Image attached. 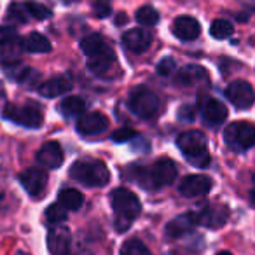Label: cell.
<instances>
[{
  "label": "cell",
  "instance_id": "1",
  "mask_svg": "<svg viewBox=\"0 0 255 255\" xmlns=\"http://www.w3.org/2000/svg\"><path fill=\"white\" fill-rule=\"evenodd\" d=\"M114 208V226L117 233H124L131 227V224L136 220V217L142 212L138 198L128 189H116L110 196Z\"/></svg>",
  "mask_w": 255,
  "mask_h": 255
},
{
  "label": "cell",
  "instance_id": "2",
  "mask_svg": "<svg viewBox=\"0 0 255 255\" xmlns=\"http://www.w3.org/2000/svg\"><path fill=\"white\" fill-rule=\"evenodd\" d=\"M135 180L143 189H159L171 185L177 178V164L168 157H161L150 168H135Z\"/></svg>",
  "mask_w": 255,
  "mask_h": 255
},
{
  "label": "cell",
  "instance_id": "3",
  "mask_svg": "<svg viewBox=\"0 0 255 255\" xmlns=\"http://www.w3.org/2000/svg\"><path fill=\"white\" fill-rule=\"evenodd\" d=\"M177 145L192 166L206 168L210 164L208 142H206V136L201 131L191 129V131L182 133L177 140Z\"/></svg>",
  "mask_w": 255,
  "mask_h": 255
},
{
  "label": "cell",
  "instance_id": "4",
  "mask_svg": "<svg viewBox=\"0 0 255 255\" xmlns=\"http://www.w3.org/2000/svg\"><path fill=\"white\" fill-rule=\"evenodd\" d=\"M70 177L79 184L86 185V187H103V185L109 184L110 171L107 164L102 163V161L86 159L72 164Z\"/></svg>",
  "mask_w": 255,
  "mask_h": 255
},
{
  "label": "cell",
  "instance_id": "5",
  "mask_svg": "<svg viewBox=\"0 0 255 255\" xmlns=\"http://www.w3.org/2000/svg\"><path fill=\"white\" fill-rule=\"evenodd\" d=\"M129 109L135 116H138L140 119H152L159 114L161 102L157 98L156 93H152L150 89L145 88H136L129 93Z\"/></svg>",
  "mask_w": 255,
  "mask_h": 255
},
{
  "label": "cell",
  "instance_id": "6",
  "mask_svg": "<svg viewBox=\"0 0 255 255\" xmlns=\"http://www.w3.org/2000/svg\"><path fill=\"white\" fill-rule=\"evenodd\" d=\"M224 138L231 149L243 152L255 145V126L247 121L231 123L224 131Z\"/></svg>",
  "mask_w": 255,
  "mask_h": 255
},
{
  "label": "cell",
  "instance_id": "7",
  "mask_svg": "<svg viewBox=\"0 0 255 255\" xmlns=\"http://www.w3.org/2000/svg\"><path fill=\"white\" fill-rule=\"evenodd\" d=\"M4 117L25 128H40L44 119L42 112L33 105H7L4 110Z\"/></svg>",
  "mask_w": 255,
  "mask_h": 255
},
{
  "label": "cell",
  "instance_id": "8",
  "mask_svg": "<svg viewBox=\"0 0 255 255\" xmlns=\"http://www.w3.org/2000/svg\"><path fill=\"white\" fill-rule=\"evenodd\" d=\"M226 96L238 109H250L255 102V91L247 81H234L227 86Z\"/></svg>",
  "mask_w": 255,
  "mask_h": 255
},
{
  "label": "cell",
  "instance_id": "9",
  "mask_svg": "<svg viewBox=\"0 0 255 255\" xmlns=\"http://www.w3.org/2000/svg\"><path fill=\"white\" fill-rule=\"evenodd\" d=\"M198 224L208 227V229H220L229 220V208L226 205H208L198 213Z\"/></svg>",
  "mask_w": 255,
  "mask_h": 255
},
{
  "label": "cell",
  "instance_id": "10",
  "mask_svg": "<svg viewBox=\"0 0 255 255\" xmlns=\"http://www.w3.org/2000/svg\"><path fill=\"white\" fill-rule=\"evenodd\" d=\"M19 184L32 198H39L47 187V175L40 168H28L19 175Z\"/></svg>",
  "mask_w": 255,
  "mask_h": 255
},
{
  "label": "cell",
  "instance_id": "11",
  "mask_svg": "<svg viewBox=\"0 0 255 255\" xmlns=\"http://www.w3.org/2000/svg\"><path fill=\"white\" fill-rule=\"evenodd\" d=\"M47 248L51 255H70L72 250V234L65 226H53L47 234Z\"/></svg>",
  "mask_w": 255,
  "mask_h": 255
},
{
  "label": "cell",
  "instance_id": "12",
  "mask_svg": "<svg viewBox=\"0 0 255 255\" xmlns=\"http://www.w3.org/2000/svg\"><path fill=\"white\" fill-rule=\"evenodd\" d=\"M116 54L109 46H105L102 51H98L96 54L88 58V68L95 75H100V77H107L116 68Z\"/></svg>",
  "mask_w": 255,
  "mask_h": 255
},
{
  "label": "cell",
  "instance_id": "13",
  "mask_svg": "<svg viewBox=\"0 0 255 255\" xmlns=\"http://www.w3.org/2000/svg\"><path fill=\"white\" fill-rule=\"evenodd\" d=\"M152 44V33L147 28H133L123 35V46L135 54H142Z\"/></svg>",
  "mask_w": 255,
  "mask_h": 255
},
{
  "label": "cell",
  "instance_id": "14",
  "mask_svg": "<svg viewBox=\"0 0 255 255\" xmlns=\"http://www.w3.org/2000/svg\"><path fill=\"white\" fill-rule=\"evenodd\" d=\"M212 189V180L205 175H189L178 185V191L185 198H198V196H205Z\"/></svg>",
  "mask_w": 255,
  "mask_h": 255
},
{
  "label": "cell",
  "instance_id": "15",
  "mask_svg": "<svg viewBox=\"0 0 255 255\" xmlns=\"http://www.w3.org/2000/svg\"><path fill=\"white\" fill-rule=\"evenodd\" d=\"M109 126V119L100 112H89L84 114L77 121V131L84 136H95L103 133Z\"/></svg>",
  "mask_w": 255,
  "mask_h": 255
},
{
  "label": "cell",
  "instance_id": "16",
  "mask_svg": "<svg viewBox=\"0 0 255 255\" xmlns=\"http://www.w3.org/2000/svg\"><path fill=\"white\" fill-rule=\"evenodd\" d=\"M63 150H61L60 143L58 142H47L40 147V150L37 152V163L44 168L49 170H56L63 164Z\"/></svg>",
  "mask_w": 255,
  "mask_h": 255
},
{
  "label": "cell",
  "instance_id": "17",
  "mask_svg": "<svg viewBox=\"0 0 255 255\" xmlns=\"http://www.w3.org/2000/svg\"><path fill=\"white\" fill-rule=\"evenodd\" d=\"M171 32L180 40H196L201 33V26L192 16H178L171 25Z\"/></svg>",
  "mask_w": 255,
  "mask_h": 255
},
{
  "label": "cell",
  "instance_id": "18",
  "mask_svg": "<svg viewBox=\"0 0 255 255\" xmlns=\"http://www.w3.org/2000/svg\"><path fill=\"white\" fill-rule=\"evenodd\" d=\"M194 226H198V217L196 213L187 212L182 215L175 217L173 220L166 224V236L168 238H182L187 233H191L194 229Z\"/></svg>",
  "mask_w": 255,
  "mask_h": 255
},
{
  "label": "cell",
  "instance_id": "19",
  "mask_svg": "<svg viewBox=\"0 0 255 255\" xmlns=\"http://www.w3.org/2000/svg\"><path fill=\"white\" fill-rule=\"evenodd\" d=\"M70 89H72L70 79L63 77V75L53 77L39 86V93L42 96H46V98H56V96H61V95H65V93H68Z\"/></svg>",
  "mask_w": 255,
  "mask_h": 255
},
{
  "label": "cell",
  "instance_id": "20",
  "mask_svg": "<svg viewBox=\"0 0 255 255\" xmlns=\"http://www.w3.org/2000/svg\"><path fill=\"white\" fill-rule=\"evenodd\" d=\"M203 117L210 126H219V124L226 123L227 119V109L224 103H220L219 100H208L203 105Z\"/></svg>",
  "mask_w": 255,
  "mask_h": 255
},
{
  "label": "cell",
  "instance_id": "21",
  "mask_svg": "<svg viewBox=\"0 0 255 255\" xmlns=\"http://www.w3.org/2000/svg\"><path fill=\"white\" fill-rule=\"evenodd\" d=\"M208 79V74L203 67H198V65H189V67H184L177 75V82L182 86H194L199 84V82L206 81Z\"/></svg>",
  "mask_w": 255,
  "mask_h": 255
},
{
  "label": "cell",
  "instance_id": "22",
  "mask_svg": "<svg viewBox=\"0 0 255 255\" xmlns=\"http://www.w3.org/2000/svg\"><path fill=\"white\" fill-rule=\"evenodd\" d=\"M58 203H60L65 210L75 212V210L81 208L82 203H84V196H82L77 189H63V191H60V196H58Z\"/></svg>",
  "mask_w": 255,
  "mask_h": 255
},
{
  "label": "cell",
  "instance_id": "23",
  "mask_svg": "<svg viewBox=\"0 0 255 255\" xmlns=\"http://www.w3.org/2000/svg\"><path fill=\"white\" fill-rule=\"evenodd\" d=\"M60 112L67 117H75L84 114L86 110V102L81 98V96H67V98L61 100L60 103Z\"/></svg>",
  "mask_w": 255,
  "mask_h": 255
},
{
  "label": "cell",
  "instance_id": "24",
  "mask_svg": "<svg viewBox=\"0 0 255 255\" xmlns=\"http://www.w3.org/2000/svg\"><path fill=\"white\" fill-rule=\"evenodd\" d=\"M23 47H25L28 53H49L51 42L47 40V37L42 35V33L33 32L23 40Z\"/></svg>",
  "mask_w": 255,
  "mask_h": 255
},
{
  "label": "cell",
  "instance_id": "25",
  "mask_svg": "<svg viewBox=\"0 0 255 255\" xmlns=\"http://www.w3.org/2000/svg\"><path fill=\"white\" fill-rule=\"evenodd\" d=\"M105 40L102 39V35H98V33H91V35H86L84 39L81 40V49L84 54H88L89 56H93V54H96L98 51H102L103 47H105Z\"/></svg>",
  "mask_w": 255,
  "mask_h": 255
},
{
  "label": "cell",
  "instance_id": "26",
  "mask_svg": "<svg viewBox=\"0 0 255 255\" xmlns=\"http://www.w3.org/2000/svg\"><path fill=\"white\" fill-rule=\"evenodd\" d=\"M136 21L142 26H154L159 23V12L152 7V5H143L136 11Z\"/></svg>",
  "mask_w": 255,
  "mask_h": 255
},
{
  "label": "cell",
  "instance_id": "27",
  "mask_svg": "<svg viewBox=\"0 0 255 255\" xmlns=\"http://www.w3.org/2000/svg\"><path fill=\"white\" fill-rule=\"evenodd\" d=\"M233 32H234V26L227 19H215L212 23V26H210V35L219 40L229 39L233 35Z\"/></svg>",
  "mask_w": 255,
  "mask_h": 255
},
{
  "label": "cell",
  "instance_id": "28",
  "mask_svg": "<svg viewBox=\"0 0 255 255\" xmlns=\"http://www.w3.org/2000/svg\"><path fill=\"white\" fill-rule=\"evenodd\" d=\"M121 255H150V250L136 238L126 240L121 247Z\"/></svg>",
  "mask_w": 255,
  "mask_h": 255
},
{
  "label": "cell",
  "instance_id": "29",
  "mask_svg": "<svg viewBox=\"0 0 255 255\" xmlns=\"http://www.w3.org/2000/svg\"><path fill=\"white\" fill-rule=\"evenodd\" d=\"M25 11L28 16H32V18L35 19H47L51 18V9L47 7V5L40 4V2H35V0H28V2H25Z\"/></svg>",
  "mask_w": 255,
  "mask_h": 255
},
{
  "label": "cell",
  "instance_id": "30",
  "mask_svg": "<svg viewBox=\"0 0 255 255\" xmlns=\"http://www.w3.org/2000/svg\"><path fill=\"white\" fill-rule=\"evenodd\" d=\"M67 212L68 210H65L60 203H54V205H51L49 208L46 210V220L51 226H61V222H65L68 217Z\"/></svg>",
  "mask_w": 255,
  "mask_h": 255
},
{
  "label": "cell",
  "instance_id": "31",
  "mask_svg": "<svg viewBox=\"0 0 255 255\" xmlns=\"http://www.w3.org/2000/svg\"><path fill=\"white\" fill-rule=\"evenodd\" d=\"M26 11H25V5L23 4H12L9 7L7 12V19H12L14 23H25L26 21Z\"/></svg>",
  "mask_w": 255,
  "mask_h": 255
},
{
  "label": "cell",
  "instance_id": "32",
  "mask_svg": "<svg viewBox=\"0 0 255 255\" xmlns=\"http://www.w3.org/2000/svg\"><path fill=\"white\" fill-rule=\"evenodd\" d=\"M93 5V11L98 18H105L112 12V5H110V0H89Z\"/></svg>",
  "mask_w": 255,
  "mask_h": 255
},
{
  "label": "cell",
  "instance_id": "33",
  "mask_svg": "<svg viewBox=\"0 0 255 255\" xmlns=\"http://www.w3.org/2000/svg\"><path fill=\"white\" fill-rule=\"evenodd\" d=\"M175 60L173 58H163V60L159 61V65H157V74L159 75H171L175 70Z\"/></svg>",
  "mask_w": 255,
  "mask_h": 255
},
{
  "label": "cell",
  "instance_id": "34",
  "mask_svg": "<svg viewBox=\"0 0 255 255\" xmlns=\"http://www.w3.org/2000/svg\"><path fill=\"white\" fill-rule=\"evenodd\" d=\"M133 136H135V131H133V129H129V128H123V129H119V131L114 133L112 140L114 142L124 143V142H128V140H131Z\"/></svg>",
  "mask_w": 255,
  "mask_h": 255
},
{
  "label": "cell",
  "instance_id": "35",
  "mask_svg": "<svg viewBox=\"0 0 255 255\" xmlns=\"http://www.w3.org/2000/svg\"><path fill=\"white\" fill-rule=\"evenodd\" d=\"M178 117H180V119L192 121V117H194V110H192V107H182L180 112H178Z\"/></svg>",
  "mask_w": 255,
  "mask_h": 255
},
{
  "label": "cell",
  "instance_id": "36",
  "mask_svg": "<svg viewBox=\"0 0 255 255\" xmlns=\"http://www.w3.org/2000/svg\"><path fill=\"white\" fill-rule=\"evenodd\" d=\"M250 199H252V203L255 205V177H254V187H252V192H250Z\"/></svg>",
  "mask_w": 255,
  "mask_h": 255
},
{
  "label": "cell",
  "instance_id": "37",
  "mask_svg": "<svg viewBox=\"0 0 255 255\" xmlns=\"http://www.w3.org/2000/svg\"><path fill=\"white\" fill-rule=\"evenodd\" d=\"M77 255H93V254H91V252H89V250H81Z\"/></svg>",
  "mask_w": 255,
  "mask_h": 255
},
{
  "label": "cell",
  "instance_id": "38",
  "mask_svg": "<svg viewBox=\"0 0 255 255\" xmlns=\"http://www.w3.org/2000/svg\"><path fill=\"white\" fill-rule=\"evenodd\" d=\"M217 255H233V254H231V252H219Z\"/></svg>",
  "mask_w": 255,
  "mask_h": 255
},
{
  "label": "cell",
  "instance_id": "39",
  "mask_svg": "<svg viewBox=\"0 0 255 255\" xmlns=\"http://www.w3.org/2000/svg\"><path fill=\"white\" fill-rule=\"evenodd\" d=\"M65 4H74V2H77V0H63Z\"/></svg>",
  "mask_w": 255,
  "mask_h": 255
},
{
  "label": "cell",
  "instance_id": "40",
  "mask_svg": "<svg viewBox=\"0 0 255 255\" xmlns=\"http://www.w3.org/2000/svg\"><path fill=\"white\" fill-rule=\"evenodd\" d=\"M16 255H28V254H23V252H18V254H16Z\"/></svg>",
  "mask_w": 255,
  "mask_h": 255
}]
</instances>
